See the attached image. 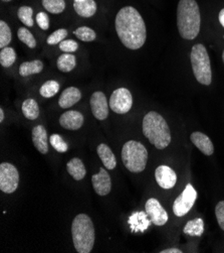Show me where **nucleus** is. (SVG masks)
Here are the masks:
<instances>
[{"instance_id":"37","label":"nucleus","mask_w":224,"mask_h":253,"mask_svg":"<svg viewBox=\"0 0 224 253\" xmlns=\"http://www.w3.org/2000/svg\"><path fill=\"white\" fill-rule=\"evenodd\" d=\"M36 22L38 24V27L43 30L47 31L49 28V18L48 15L45 12H38L36 15Z\"/></svg>"},{"instance_id":"40","label":"nucleus","mask_w":224,"mask_h":253,"mask_svg":"<svg viewBox=\"0 0 224 253\" xmlns=\"http://www.w3.org/2000/svg\"><path fill=\"white\" fill-rule=\"evenodd\" d=\"M4 121V111L2 108H0V122Z\"/></svg>"},{"instance_id":"25","label":"nucleus","mask_w":224,"mask_h":253,"mask_svg":"<svg viewBox=\"0 0 224 253\" xmlns=\"http://www.w3.org/2000/svg\"><path fill=\"white\" fill-rule=\"evenodd\" d=\"M57 65H58V68L61 72L68 73V72L72 71L74 68H76L77 59L70 53H65V54H63L62 56L59 57Z\"/></svg>"},{"instance_id":"30","label":"nucleus","mask_w":224,"mask_h":253,"mask_svg":"<svg viewBox=\"0 0 224 253\" xmlns=\"http://www.w3.org/2000/svg\"><path fill=\"white\" fill-rule=\"evenodd\" d=\"M12 39V35H11V30L8 27V24L1 20L0 21V47L3 48L5 46H7Z\"/></svg>"},{"instance_id":"3","label":"nucleus","mask_w":224,"mask_h":253,"mask_svg":"<svg viewBox=\"0 0 224 253\" xmlns=\"http://www.w3.org/2000/svg\"><path fill=\"white\" fill-rule=\"evenodd\" d=\"M143 133L156 148L164 149L171 142L170 128L162 115L151 111L143 119Z\"/></svg>"},{"instance_id":"16","label":"nucleus","mask_w":224,"mask_h":253,"mask_svg":"<svg viewBox=\"0 0 224 253\" xmlns=\"http://www.w3.org/2000/svg\"><path fill=\"white\" fill-rule=\"evenodd\" d=\"M191 141L193 144L201 151V153L205 156H211L214 153V145L211 141V139L204 133L195 131L190 136Z\"/></svg>"},{"instance_id":"2","label":"nucleus","mask_w":224,"mask_h":253,"mask_svg":"<svg viewBox=\"0 0 224 253\" xmlns=\"http://www.w3.org/2000/svg\"><path fill=\"white\" fill-rule=\"evenodd\" d=\"M200 10L195 0H180L177 7V25L182 39L192 41L200 32Z\"/></svg>"},{"instance_id":"43","label":"nucleus","mask_w":224,"mask_h":253,"mask_svg":"<svg viewBox=\"0 0 224 253\" xmlns=\"http://www.w3.org/2000/svg\"><path fill=\"white\" fill-rule=\"evenodd\" d=\"M73 1H74V0H73Z\"/></svg>"},{"instance_id":"36","label":"nucleus","mask_w":224,"mask_h":253,"mask_svg":"<svg viewBox=\"0 0 224 253\" xmlns=\"http://www.w3.org/2000/svg\"><path fill=\"white\" fill-rule=\"evenodd\" d=\"M215 215L220 228L224 231V201L219 202L215 208Z\"/></svg>"},{"instance_id":"29","label":"nucleus","mask_w":224,"mask_h":253,"mask_svg":"<svg viewBox=\"0 0 224 253\" xmlns=\"http://www.w3.org/2000/svg\"><path fill=\"white\" fill-rule=\"evenodd\" d=\"M33 10L30 6H21L17 11V16L19 20L26 24L27 27H33V18H32Z\"/></svg>"},{"instance_id":"33","label":"nucleus","mask_w":224,"mask_h":253,"mask_svg":"<svg viewBox=\"0 0 224 253\" xmlns=\"http://www.w3.org/2000/svg\"><path fill=\"white\" fill-rule=\"evenodd\" d=\"M49 143L52 144V146L59 151V153H65L68 149L67 143L64 140V138L60 134H53L49 138Z\"/></svg>"},{"instance_id":"5","label":"nucleus","mask_w":224,"mask_h":253,"mask_svg":"<svg viewBox=\"0 0 224 253\" xmlns=\"http://www.w3.org/2000/svg\"><path fill=\"white\" fill-rule=\"evenodd\" d=\"M190 60L196 80L202 85L209 86L212 82V71L206 47L201 43L194 44L191 49Z\"/></svg>"},{"instance_id":"27","label":"nucleus","mask_w":224,"mask_h":253,"mask_svg":"<svg viewBox=\"0 0 224 253\" xmlns=\"http://www.w3.org/2000/svg\"><path fill=\"white\" fill-rule=\"evenodd\" d=\"M42 5L48 12L59 14L64 12L65 1L64 0H42Z\"/></svg>"},{"instance_id":"35","label":"nucleus","mask_w":224,"mask_h":253,"mask_svg":"<svg viewBox=\"0 0 224 253\" xmlns=\"http://www.w3.org/2000/svg\"><path fill=\"white\" fill-rule=\"evenodd\" d=\"M79 48V44L77 42H74L73 40H66L63 41L60 43V49H62L64 53H73Z\"/></svg>"},{"instance_id":"11","label":"nucleus","mask_w":224,"mask_h":253,"mask_svg":"<svg viewBox=\"0 0 224 253\" xmlns=\"http://www.w3.org/2000/svg\"><path fill=\"white\" fill-rule=\"evenodd\" d=\"M91 108L94 116L97 120H105L109 116V104L103 92H95L91 97Z\"/></svg>"},{"instance_id":"38","label":"nucleus","mask_w":224,"mask_h":253,"mask_svg":"<svg viewBox=\"0 0 224 253\" xmlns=\"http://www.w3.org/2000/svg\"><path fill=\"white\" fill-rule=\"evenodd\" d=\"M183 251H181L178 248H167L165 250H162L161 253H182Z\"/></svg>"},{"instance_id":"18","label":"nucleus","mask_w":224,"mask_h":253,"mask_svg":"<svg viewBox=\"0 0 224 253\" xmlns=\"http://www.w3.org/2000/svg\"><path fill=\"white\" fill-rule=\"evenodd\" d=\"M82 99V93L81 91L76 87H68L62 93L60 100H59V105L60 107L66 109L74 104H77L79 101Z\"/></svg>"},{"instance_id":"39","label":"nucleus","mask_w":224,"mask_h":253,"mask_svg":"<svg viewBox=\"0 0 224 253\" xmlns=\"http://www.w3.org/2000/svg\"><path fill=\"white\" fill-rule=\"evenodd\" d=\"M218 18H219V22H220V24H221L222 27L224 28V8L220 10L219 15H218Z\"/></svg>"},{"instance_id":"41","label":"nucleus","mask_w":224,"mask_h":253,"mask_svg":"<svg viewBox=\"0 0 224 253\" xmlns=\"http://www.w3.org/2000/svg\"><path fill=\"white\" fill-rule=\"evenodd\" d=\"M222 60H223V63H224V49H223V54H222Z\"/></svg>"},{"instance_id":"6","label":"nucleus","mask_w":224,"mask_h":253,"mask_svg":"<svg viewBox=\"0 0 224 253\" xmlns=\"http://www.w3.org/2000/svg\"><path fill=\"white\" fill-rule=\"evenodd\" d=\"M122 161L131 172H141L147 166L148 150L141 142L129 140L123 146Z\"/></svg>"},{"instance_id":"19","label":"nucleus","mask_w":224,"mask_h":253,"mask_svg":"<svg viewBox=\"0 0 224 253\" xmlns=\"http://www.w3.org/2000/svg\"><path fill=\"white\" fill-rule=\"evenodd\" d=\"M73 8L82 17H92L96 12L95 0H74Z\"/></svg>"},{"instance_id":"13","label":"nucleus","mask_w":224,"mask_h":253,"mask_svg":"<svg viewBox=\"0 0 224 253\" xmlns=\"http://www.w3.org/2000/svg\"><path fill=\"white\" fill-rule=\"evenodd\" d=\"M92 183L95 192L98 196H107L112 190V180L109 172L101 168L98 173L92 176Z\"/></svg>"},{"instance_id":"28","label":"nucleus","mask_w":224,"mask_h":253,"mask_svg":"<svg viewBox=\"0 0 224 253\" xmlns=\"http://www.w3.org/2000/svg\"><path fill=\"white\" fill-rule=\"evenodd\" d=\"M59 90H60V84L55 80H51V81H46L40 87L39 93L44 98H52L58 94Z\"/></svg>"},{"instance_id":"10","label":"nucleus","mask_w":224,"mask_h":253,"mask_svg":"<svg viewBox=\"0 0 224 253\" xmlns=\"http://www.w3.org/2000/svg\"><path fill=\"white\" fill-rule=\"evenodd\" d=\"M146 213L148 214L149 218H150L151 222L156 226H163L168 221V213L167 211L162 207L160 202L155 199L151 198L147 201L146 206Z\"/></svg>"},{"instance_id":"20","label":"nucleus","mask_w":224,"mask_h":253,"mask_svg":"<svg viewBox=\"0 0 224 253\" xmlns=\"http://www.w3.org/2000/svg\"><path fill=\"white\" fill-rule=\"evenodd\" d=\"M66 169H67V172L76 181L83 180L87 174L86 167H85L84 163L82 162V160H80L79 158H74V159L70 160L66 164Z\"/></svg>"},{"instance_id":"12","label":"nucleus","mask_w":224,"mask_h":253,"mask_svg":"<svg viewBox=\"0 0 224 253\" xmlns=\"http://www.w3.org/2000/svg\"><path fill=\"white\" fill-rule=\"evenodd\" d=\"M155 179L159 187L165 190L172 189L177 183V174L168 166H160L155 170Z\"/></svg>"},{"instance_id":"17","label":"nucleus","mask_w":224,"mask_h":253,"mask_svg":"<svg viewBox=\"0 0 224 253\" xmlns=\"http://www.w3.org/2000/svg\"><path fill=\"white\" fill-rule=\"evenodd\" d=\"M32 142L35 148L42 155L48 153V137L43 125H37L32 129Z\"/></svg>"},{"instance_id":"9","label":"nucleus","mask_w":224,"mask_h":253,"mask_svg":"<svg viewBox=\"0 0 224 253\" xmlns=\"http://www.w3.org/2000/svg\"><path fill=\"white\" fill-rule=\"evenodd\" d=\"M133 106V97L127 88L115 90L110 98V107L118 114L128 113Z\"/></svg>"},{"instance_id":"21","label":"nucleus","mask_w":224,"mask_h":253,"mask_svg":"<svg viewBox=\"0 0 224 253\" xmlns=\"http://www.w3.org/2000/svg\"><path fill=\"white\" fill-rule=\"evenodd\" d=\"M97 155L99 159H101V161L103 162V165L106 167V169H114L116 168L117 166L116 157L107 144L102 143L97 146Z\"/></svg>"},{"instance_id":"31","label":"nucleus","mask_w":224,"mask_h":253,"mask_svg":"<svg viewBox=\"0 0 224 253\" xmlns=\"http://www.w3.org/2000/svg\"><path fill=\"white\" fill-rule=\"evenodd\" d=\"M17 37L20 42L26 43L29 47L34 48L36 46V41L33 35L27 28H20L17 32Z\"/></svg>"},{"instance_id":"22","label":"nucleus","mask_w":224,"mask_h":253,"mask_svg":"<svg viewBox=\"0 0 224 253\" xmlns=\"http://www.w3.org/2000/svg\"><path fill=\"white\" fill-rule=\"evenodd\" d=\"M183 232L190 236H201L204 232V221L201 218H196L186 223Z\"/></svg>"},{"instance_id":"8","label":"nucleus","mask_w":224,"mask_h":253,"mask_svg":"<svg viewBox=\"0 0 224 253\" xmlns=\"http://www.w3.org/2000/svg\"><path fill=\"white\" fill-rule=\"evenodd\" d=\"M197 199V192L191 184H188L181 195L174 201L173 212L177 217L185 216L194 206Z\"/></svg>"},{"instance_id":"23","label":"nucleus","mask_w":224,"mask_h":253,"mask_svg":"<svg viewBox=\"0 0 224 253\" xmlns=\"http://www.w3.org/2000/svg\"><path fill=\"white\" fill-rule=\"evenodd\" d=\"M43 70V64L39 60L24 62L19 66V75L21 77H28L33 74H39Z\"/></svg>"},{"instance_id":"24","label":"nucleus","mask_w":224,"mask_h":253,"mask_svg":"<svg viewBox=\"0 0 224 253\" xmlns=\"http://www.w3.org/2000/svg\"><path fill=\"white\" fill-rule=\"evenodd\" d=\"M22 114L30 120H35L39 115V107L36 101L32 98L27 99L21 106Z\"/></svg>"},{"instance_id":"26","label":"nucleus","mask_w":224,"mask_h":253,"mask_svg":"<svg viewBox=\"0 0 224 253\" xmlns=\"http://www.w3.org/2000/svg\"><path fill=\"white\" fill-rule=\"evenodd\" d=\"M16 61V54L15 50L12 47L5 46L1 48V52H0V64L4 68L11 67Z\"/></svg>"},{"instance_id":"1","label":"nucleus","mask_w":224,"mask_h":253,"mask_svg":"<svg viewBox=\"0 0 224 253\" xmlns=\"http://www.w3.org/2000/svg\"><path fill=\"white\" fill-rule=\"evenodd\" d=\"M115 25L119 39L126 47L138 49L144 45L147 39L146 25L136 8L126 6L120 9L116 16Z\"/></svg>"},{"instance_id":"34","label":"nucleus","mask_w":224,"mask_h":253,"mask_svg":"<svg viewBox=\"0 0 224 253\" xmlns=\"http://www.w3.org/2000/svg\"><path fill=\"white\" fill-rule=\"evenodd\" d=\"M67 36V31L64 29H60L53 33L46 40V42L51 45H55L58 43H61Z\"/></svg>"},{"instance_id":"15","label":"nucleus","mask_w":224,"mask_h":253,"mask_svg":"<svg viewBox=\"0 0 224 253\" xmlns=\"http://www.w3.org/2000/svg\"><path fill=\"white\" fill-rule=\"evenodd\" d=\"M151 223L152 222L150 218H149L148 214L144 211L135 212L128 219V224L130 226L132 233H144L149 228Z\"/></svg>"},{"instance_id":"4","label":"nucleus","mask_w":224,"mask_h":253,"mask_svg":"<svg viewBox=\"0 0 224 253\" xmlns=\"http://www.w3.org/2000/svg\"><path fill=\"white\" fill-rule=\"evenodd\" d=\"M72 241L79 253H90L95 244V227L92 219L86 214H79L71 225Z\"/></svg>"},{"instance_id":"32","label":"nucleus","mask_w":224,"mask_h":253,"mask_svg":"<svg viewBox=\"0 0 224 253\" xmlns=\"http://www.w3.org/2000/svg\"><path fill=\"white\" fill-rule=\"evenodd\" d=\"M74 35H76V37L83 41V42H93L96 40V33L95 31H93L92 29L88 28V27H82V28H79L78 30L74 31L73 33Z\"/></svg>"},{"instance_id":"42","label":"nucleus","mask_w":224,"mask_h":253,"mask_svg":"<svg viewBox=\"0 0 224 253\" xmlns=\"http://www.w3.org/2000/svg\"><path fill=\"white\" fill-rule=\"evenodd\" d=\"M2 1H4V2H9V1H11V0H2Z\"/></svg>"},{"instance_id":"7","label":"nucleus","mask_w":224,"mask_h":253,"mask_svg":"<svg viewBox=\"0 0 224 253\" xmlns=\"http://www.w3.org/2000/svg\"><path fill=\"white\" fill-rule=\"evenodd\" d=\"M19 184V173L17 169L8 163L0 165V190L6 194L16 191Z\"/></svg>"},{"instance_id":"14","label":"nucleus","mask_w":224,"mask_h":253,"mask_svg":"<svg viewBox=\"0 0 224 253\" xmlns=\"http://www.w3.org/2000/svg\"><path fill=\"white\" fill-rule=\"evenodd\" d=\"M84 115L79 111H66L60 118V124L62 127L67 130H78L84 124Z\"/></svg>"}]
</instances>
